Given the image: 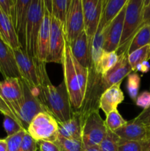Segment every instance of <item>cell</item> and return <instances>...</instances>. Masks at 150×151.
<instances>
[{"label": "cell", "mask_w": 150, "mask_h": 151, "mask_svg": "<svg viewBox=\"0 0 150 151\" xmlns=\"http://www.w3.org/2000/svg\"><path fill=\"white\" fill-rule=\"evenodd\" d=\"M64 83L70 99L74 111H77L81 108L85 96L88 78V68L81 66L73 56L70 46L65 44L62 61Z\"/></svg>", "instance_id": "6da1fadb"}, {"label": "cell", "mask_w": 150, "mask_h": 151, "mask_svg": "<svg viewBox=\"0 0 150 151\" xmlns=\"http://www.w3.org/2000/svg\"><path fill=\"white\" fill-rule=\"evenodd\" d=\"M47 111L58 123L69 120L74 114L64 81L57 86L50 81L34 91Z\"/></svg>", "instance_id": "7a4b0ae2"}, {"label": "cell", "mask_w": 150, "mask_h": 151, "mask_svg": "<svg viewBox=\"0 0 150 151\" xmlns=\"http://www.w3.org/2000/svg\"><path fill=\"white\" fill-rule=\"evenodd\" d=\"M13 51L20 72L21 79L27 84L32 92L50 81L46 69V63L29 56L21 47L13 49Z\"/></svg>", "instance_id": "3957f363"}, {"label": "cell", "mask_w": 150, "mask_h": 151, "mask_svg": "<svg viewBox=\"0 0 150 151\" xmlns=\"http://www.w3.org/2000/svg\"><path fill=\"white\" fill-rule=\"evenodd\" d=\"M102 75L95 69L93 64L88 68V78L82 106L77 111L81 124L92 112L99 110V100L102 93L105 91L101 81Z\"/></svg>", "instance_id": "277c9868"}, {"label": "cell", "mask_w": 150, "mask_h": 151, "mask_svg": "<svg viewBox=\"0 0 150 151\" xmlns=\"http://www.w3.org/2000/svg\"><path fill=\"white\" fill-rule=\"evenodd\" d=\"M144 0H128L125 10L123 31L118 55L127 51L131 40L141 29Z\"/></svg>", "instance_id": "5b68a950"}, {"label": "cell", "mask_w": 150, "mask_h": 151, "mask_svg": "<svg viewBox=\"0 0 150 151\" xmlns=\"http://www.w3.org/2000/svg\"><path fill=\"white\" fill-rule=\"evenodd\" d=\"M44 0H32L25 29V51L29 56L35 58H38L37 43L44 18Z\"/></svg>", "instance_id": "8992f818"}, {"label": "cell", "mask_w": 150, "mask_h": 151, "mask_svg": "<svg viewBox=\"0 0 150 151\" xmlns=\"http://www.w3.org/2000/svg\"><path fill=\"white\" fill-rule=\"evenodd\" d=\"M107 131V128L99 111L90 114L82 123L81 139L83 149L99 145Z\"/></svg>", "instance_id": "52a82bcc"}, {"label": "cell", "mask_w": 150, "mask_h": 151, "mask_svg": "<svg viewBox=\"0 0 150 151\" xmlns=\"http://www.w3.org/2000/svg\"><path fill=\"white\" fill-rule=\"evenodd\" d=\"M26 132L36 142H54L58 133V122L49 113L41 112L32 119Z\"/></svg>", "instance_id": "ba28073f"}, {"label": "cell", "mask_w": 150, "mask_h": 151, "mask_svg": "<svg viewBox=\"0 0 150 151\" xmlns=\"http://www.w3.org/2000/svg\"><path fill=\"white\" fill-rule=\"evenodd\" d=\"M0 97L20 122L19 114L24 101V91L21 79L7 78L0 81Z\"/></svg>", "instance_id": "9c48e42d"}, {"label": "cell", "mask_w": 150, "mask_h": 151, "mask_svg": "<svg viewBox=\"0 0 150 151\" xmlns=\"http://www.w3.org/2000/svg\"><path fill=\"white\" fill-rule=\"evenodd\" d=\"M24 91V101L19 114V120L24 129L26 131L31 121L41 112H47L39 99L30 89L27 84L21 79Z\"/></svg>", "instance_id": "30bf717a"}, {"label": "cell", "mask_w": 150, "mask_h": 151, "mask_svg": "<svg viewBox=\"0 0 150 151\" xmlns=\"http://www.w3.org/2000/svg\"><path fill=\"white\" fill-rule=\"evenodd\" d=\"M66 44L64 26L51 15V30L49 55L46 63L61 64Z\"/></svg>", "instance_id": "8fae6325"}, {"label": "cell", "mask_w": 150, "mask_h": 151, "mask_svg": "<svg viewBox=\"0 0 150 151\" xmlns=\"http://www.w3.org/2000/svg\"><path fill=\"white\" fill-rule=\"evenodd\" d=\"M84 17L82 0H71L66 16L65 34L69 44L84 30Z\"/></svg>", "instance_id": "7c38bea8"}, {"label": "cell", "mask_w": 150, "mask_h": 151, "mask_svg": "<svg viewBox=\"0 0 150 151\" xmlns=\"http://www.w3.org/2000/svg\"><path fill=\"white\" fill-rule=\"evenodd\" d=\"M84 17V30L86 32L90 42L98 29L101 19L103 0H82Z\"/></svg>", "instance_id": "4fadbf2b"}, {"label": "cell", "mask_w": 150, "mask_h": 151, "mask_svg": "<svg viewBox=\"0 0 150 151\" xmlns=\"http://www.w3.org/2000/svg\"><path fill=\"white\" fill-rule=\"evenodd\" d=\"M126 5L122 8L120 13L116 18L104 28V51L105 52H117L123 31L124 20Z\"/></svg>", "instance_id": "5bb4252c"}, {"label": "cell", "mask_w": 150, "mask_h": 151, "mask_svg": "<svg viewBox=\"0 0 150 151\" xmlns=\"http://www.w3.org/2000/svg\"><path fill=\"white\" fill-rule=\"evenodd\" d=\"M131 72L132 69L128 60V53L125 51L119 55V60L116 65L102 75L101 81L104 88L106 90L112 86L121 83Z\"/></svg>", "instance_id": "9a60e30c"}, {"label": "cell", "mask_w": 150, "mask_h": 151, "mask_svg": "<svg viewBox=\"0 0 150 151\" xmlns=\"http://www.w3.org/2000/svg\"><path fill=\"white\" fill-rule=\"evenodd\" d=\"M69 46L72 55L81 66L89 68L92 65L91 43L85 30L80 32Z\"/></svg>", "instance_id": "2e32d148"}, {"label": "cell", "mask_w": 150, "mask_h": 151, "mask_svg": "<svg viewBox=\"0 0 150 151\" xmlns=\"http://www.w3.org/2000/svg\"><path fill=\"white\" fill-rule=\"evenodd\" d=\"M120 139L129 141L144 142L150 139V131L144 125L135 119L126 122L125 125L115 131Z\"/></svg>", "instance_id": "e0dca14e"}, {"label": "cell", "mask_w": 150, "mask_h": 151, "mask_svg": "<svg viewBox=\"0 0 150 151\" xmlns=\"http://www.w3.org/2000/svg\"><path fill=\"white\" fill-rule=\"evenodd\" d=\"M0 72L4 77L21 79L13 49L0 38Z\"/></svg>", "instance_id": "ac0fdd59"}, {"label": "cell", "mask_w": 150, "mask_h": 151, "mask_svg": "<svg viewBox=\"0 0 150 151\" xmlns=\"http://www.w3.org/2000/svg\"><path fill=\"white\" fill-rule=\"evenodd\" d=\"M32 0H16L13 26L20 44L25 50V29Z\"/></svg>", "instance_id": "d6986e66"}, {"label": "cell", "mask_w": 150, "mask_h": 151, "mask_svg": "<svg viewBox=\"0 0 150 151\" xmlns=\"http://www.w3.org/2000/svg\"><path fill=\"white\" fill-rule=\"evenodd\" d=\"M50 30H51V13L45 4L44 18H43V22L41 24L39 34H38V43H37L38 58L41 61L44 62V63L46 61L47 56L49 55Z\"/></svg>", "instance_id": "ffe728a7"}, {"label": "cell", "mask_w": 150, "mask_h": 151, "mask_svg": "<svg viewBox=\"0 0 150 151\" xmlns=\"http://www.w3.org/2000/svg\"><path fill=\"white\" fill-rule=\"evenodd\" d=\"M121 83H119L107 88L100 97L99 108L106 116L113 111L116 110L118 106L124 100V95L121 89Z\"/></svg>", "instance_id": "44dd1931"}, {"label": "cell", "mask_w": 150, "mask_h": 151, "mask_svg": "<svg viewBox=\"0 0 150 151\" xmlns=\"http://www.w3.org/2000/svg\"><path fill=\"white\" fill-rule=\"evenodd\" d=\"M128 0H103L101 19L99 27L104 29L126 5Z\"/></svg>", "instance_id": "7402d4cb"}, {"label": "cell", "mask_w": 150, "mask_h": 151, "mask_svg": "<svg viewBox=\"0 0 150 151\" xmlns=\"http://www.w3.org/2000/svg\"><path fill=\"white\" fill-rule=\"evenodd\" d=\"M0 35L12 49L21 47L13 22L0 9Z\"/></svg>", "instance_id": "603a6c76"}, {"label": "cell", "mask_w": 150, "mask_h": 151, "mask_svg": "<svg viewBox=\"0 0 150 151\" xmlns=\"http://www.w3.org/2000/svg\"><path fill=\"white\" fill-rule=\"evenodd\" d=\"M82 124L79 115L74 112L73 117L63 123H58L57 135L69 139H81Z\"/></svg>", "instance_id": "cb8c5ba5"}, {"label": "cell", "mask_w": 150, "mask_h": 151, "mask_svg": "<svg viewBox=\"0 0 150 151\" xmlns=\"http://www.w3.org/2000/svg\"><path fill=\"white\" fill-rule=\"evenodd\" d=\"M149 44H150V25H145L136 32L131 40L127 49L128 55Z\"/></svg>", "instance_id": "d4e9b609"}, {"label": "cell", "mask_w": 150, "mask_h": 151, "mask_svg": "<svg viewBox=\"0 0 150 151\" xmlns=\"http://www.w3.org/2000/svg\"><path fill=\"white\" fill-rule=\"evenodd\" d=\"M104 36L105 34H104V29L98 27L91 44V60L94 67L97 66L101 58V55L104 52Z\"/></svg>", "instance_id": "484cf974"}, {"label": "cell", "mask_w": 150, "mask_h": 151, "mask_svg": "<svg viewBox=\"0 0 150 151\" xmlns=\"http://www.w3.org/2000/svg\"><path fill=\"white\" fill-rule=\"evenodd\" d=\"M71 0H51V7L49 9L51 15L57 20H58L62 24L66 25V16L69 9Z\"/></svg>", "instance_id": "4316f807"}, {"label": "cell", "mask_w": 150, "mask_h": 151, "mask_svg": "<svg viewBox=\"0 0 150 151\" xmlns=\"http://www.w3.org/2000/svg\"><path fill=\"white\" fill-rule=\"evenodd\" d=\"M118 60H119V55L117 52L104 51L95 69L103 75L116 65Z\"/></svg>", "instance_id": "83f0119b"}, {"label": "cell", "mask_w": 150, "mask_h": 151, "mask_svg": "<svg viewBox=\"0 0 150 151\" xmlns=\"http://www.w3.org/2000/svg\"><path fill=\"white\" fill-rule=\"evenodd\" d=\"M149 60H150V44L128 55V60L133 72H135V69L138 65L144 62L149 61Z\"/></svg>", "instance_id": "f1b7e54d"}, {"label": "cell", "mask_w": 150, "mask_h": 151, "mask_svg": "<svg viewBox=\"0 0 150 151\" xmlns=\"http://www.w3.org/2000/svg\"><path fill=\"white\" fill-rule=\"evenodd\" d=\"M54 142L60 151H82L83 149L82 139H69L57 135Z\"/></svg>", "instance_id": "f546056e"}, {"label": "cell", "mask_w": 150, "mask_h": 151, "mask_svg": "<svg viewBox=\"0 0 150 151\" xmlns=\"http://www.w3.org/2000/svg\"><path fill=\"white\" fill-rule=\"evenodd\" d=\"M120 138L115 132L107 130L105 137L99 145L100 151H119Z\"/></svg>", "instance_id": "4dcf8cb0"}, {"label": "cell", "mask_w": 150, "mask_h": 151, "mask_svg": "<svg viewBox=\"0 0 150 151\" xmlns=\"http://www.w3.org/2000/svg\"><path fill=\"white\" fill-rule=\"evenodd\" d=\"M106 116L107 117L104 121L107 130H110L113 132H115L116 130L123 126L127 122L122 117L117 109L109 113Z\"/></svg>", "instance_id": "1f68e13d"}, {"label": "cell", "mask_w": 150, "mask_h": 151, "mask_svg": "<svg viewBox=\"0 0 150 151\" xmlns=\"http://www.w3.org/2000/svg\"><path fill=\"white\" fill-rule=\"evenodd\" d=\"M127 91L129 95L133 100H136L138 95L140 86H141V77L137 72H131L127 76Z\"/></svg>", "instance_id": "d6a6232c"}, {"label": "cell", "mask_w": 150, "mask_h": 151, "mask_svg": "<svg viewBox=\"0 0 150 151\" xmlns=\"http://www.w3.org/2000/svg\"><path fill=\"white\" fill-rule=\"evenodd\" d=\"M26 131L21 130L17 134L5 138L7 145V151H20L21 144Z\"/></svg>", "instance_id": "836d02e7"}, {"label": "cell", "mask_w": 150, "mask_h": 151, "mask_svg": "<svg viewBox=\"0 0 150 151\" xmlns=\"http://www.w3.org/2000/svg\"><path fill=\"white\" fill-rule=\"evenodd\" d=\"M3 127L7 133V137L13 136L21 130H24L20 124L18 123L16 120L8 116H4V121H3Z\"/></svg>", "instance_id": "e575fe53"}, {"label": "cell", "mask_w": 150, "mask_h": 151, "mask_svg": "<svg viewBox=\"0 0 150 151\" xmlns=\"http://www.w3.org/2000/svg\"><path fill=\"white\" fill-rule=\"evenodd\" d=\"M119 151H144L143 142L129 141L120 139L119 142Z\"/></svg>", "instance_id": "d590c367"}, {"label": "cell", "mask_w": 150, "mask_h": 151, "mask_svg": "<svg viewBox=\"0 0 150 151\" xmlns=\"http://www.w3.org/2000/svg\"><path fill=\"white\" fill-rule=\"evenodd\" d=\"M16 0H0V9L11 20L13 24Z\"/></svg>", "instance_id": "8d00e7d4"}, {"label": "cell", "mask_w": 150, "mask_h": 151, "mask_svg": "<svg viewBox=\"0 0 150 151\" xmlns=\"http://www.w3.org/2000/svg\"><path fill=\"white\" fill-rule=\"evenodd\" d=\"M38 142L26 132L21 144L20 151H38Z\"/></svg>", "instance_id": "74e56055"}, {"label": "cell", "mask_w": 150, "mask_h": 151, "mask_svg": "<svg viewBox=\"0 0 150 151\" xmlns=\"http://www.w3.org/2000/svg\"><path fill=\"white\" fill-rule=\"evenodd\" d=\"M135 103L138 106L144 109V110L150 108V91H144L138 94Z\"/></svg>", "instance_id": "f35d334b"}, {"label": "cell", "mask_w": 150, "mask_h": 151, "mask_svg": "<svg viewBox=\"0 0 150 151\" xmlns=\"http://www.w3.org/2000/svg\"><path fill=\"white\" fill-rule=\"evenodd\" d=\"M38 142V149L41 151H60L58 146L54 142L41 140Z\"/></svg>", "instance_id": "ab89813d"}, {"label": "cell", "mask_w": 150, "mask_h": 151, "mask_svg": "<svg viewBox=\"0 0 150 151\" xmlns=\"http://www.w3.org/2000/svg\"><path fill=\"white\" fill-rule=\"evenodd\" d=\"M145 25H150V0H144L141 28Z\"/></svg>", "instance_id": "60d3db41"}, {"label": "cell", "mask_w": 150, "mask_h": 151, "mask_svg": "<svg viewBox=\"0 0 150 151\" xmlns=\"http://www.w3.org/2000/svg\"><path fill=\"white\" fill-rule=\"evenodd\" d=\"M135 121L144 124L150 131V108L143 110V111L138 116L134 118Z\"/></svg>", "instance_id": "b9f144b4"}, {"label": "cell", "mask_w": 150, "mask_h": 151, "mask_svg": "<svg viewBox=\"0 0 150 151\" xmlns=\"http://www.w3.org/2000/svg\"><path fill=\"white\" fill-rule=\"evenodd\" d=\"M0 113H1V114L4 115V116H10V117H11L12 119H13L14 120H16L18 123L20 124V125H21V124L20 123V122L19 121V119H18L16 117V116H15V115L12 113V111L10 110V109L8 108V106H7V104L4 103V100L1 99V97H0Z\"/></svg>", "instance_id": "7bdbcfd3"}, {"label": "cell", "mask_w": 150, "mask_h": 151, "mask_svg": "<svg viewBox=\"0 0 150 151\" xmlns=\"http://www.w3.org/2000/svg\"><path fill=\"white\" fill-rule=\"evenodd\" d=\"M149 69H150L149 63L148 61H146L138 65V66L136 67V69H135V72H141L142 73H146V72H148L149 71Z\"/></svg>", "instance_id": "ee69618b"}, {"label": "cell", "mask_w": 150, "mask_h": 151, "mask_svg": "<svg viewBox=\"0 0 150 151\" xmlns=\"http://www.w3.org/2000/svg\"><path fill=\"white\" fill-rule=\"evenodd\" d=\"M0 151H7V145L5 139H0Z\"/></svg>", "instance_id": "f6af8a7d"}, {"label": "cell", "mask_w": 150, "mask_h": 151, "mask_svg": "<svg viewBox=\"0 0 150 151\" xmlns=\"http://www.w3.org/2000/svg\"><path fill=\"white\" fill-rule=\"evenodd\" d=\"M143 145H144V151H150V139L143 142Z\"/></svg>", "instance_id": "bcb514c9"}, {"label": "cell", "mask_w": 150, "mask_h": 151, "mask_svg": "<svg viewBox=\"0 0 150 151\" xmlns=\"http://www.w3.org/2000/svg\"><path fill=\"white\" fill-rule=\"evenodd\" d=\"M82 151H100V149L99 146H96V147H89V148L82 149Z\"/></svg>", "instance_id": "7dc6e473"}, {"label": "cell", "mask_w": 150, "mask_h": 151, "mask_svg": "<svg viewBox=\"0 0 150 151\" xmlns=\"http://www.w3.org/2000/svg\"><path fill=\"white\" fill-rule=\"evenodd\" d=\"M38 151H41V150H39V149H38Z\"/></svg>", "instance_id": "c3c4849f"}, {"label": "cell", "mask_w": 150, "mask_h": 151, "mask_svg": "<svg viewBox=\"0 0 150 151\" xmlns=\"http://www.w3.org/2000/svg\"><path fill=\"white\" fill-rule=\"evenodd\" d=\"M0 38H1V35H0Z\"/></svg>", "instance_id": "681fc988"}]
</instances>
